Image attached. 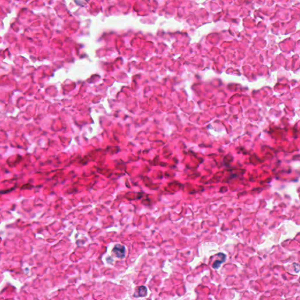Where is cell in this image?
<instances>
[{"label":"cell","mask_w":300,"mask_h":300,"mask_svg":"<svg viewBox=\"0 0 300 300\" xmlns=\"http://www.w3.org/2000/svg\"><path fill=\"white\" fill-rule=\"evenodd\" d=\"M138 293V296L140 297H145L147 294V289L144 286H141L138 288V291H137Z\"/></svg>","instance_id":"2"},{"label":"cell","mask_w":300,"mask_h":300,"mask_svg":"<svg viewBox=\"0 0 300 300\" xmlns=\"http://www.w3.org/2000/svg\"><path fill=\"white\" fill-rule=\"evenodd\" d=\"M113 252L118 258H123L125 256L126 249L125 247L121 245H117L114 248Z\"/></svg>","instance_id":"1"},{"label":"cell","mask_w":300,"mask_h":300,"mask_svg":"<svg viewBox=\"0 0 300 300\" xmlns=\"http://www.w3.org/2000/svg\"><path fill=\"white\" fill-rule=\"evenodd\" d=\"M221 263H222V262H220V261H216L213 265V268H218L219 267V266L220 265Z\"/></svg>","instance_id":"3"}]
</instances>
